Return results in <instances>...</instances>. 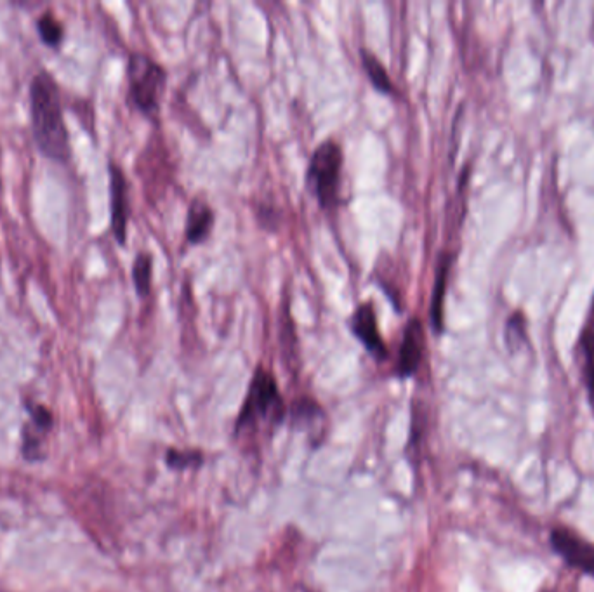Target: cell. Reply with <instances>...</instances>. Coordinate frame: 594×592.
<instances>
[{
    "label": "cell",
    "instance_id": "cell-1",
    "mask_svg": "<svg viewBox=\"0 0 594 592\" xmlns=\"http://www.w3.org/2000/svg\"><path fill=\"white\" fill-rule=\"evenodd\" d=\"M30 117L35 143L47 158L65 162L70 157V141L61 108L60 91L53 77L39 72L30 84Z\"/></svg>",
    "mask_w": 594,
    "mask_h": 592
},
{
    "label": "cell",
    "instance_id": "cell-2",
    "mask_svg": "<svg viewBox=\"0 0 594 592\" xmlns=\"http://www.w3.org/2000/svg\"><path fill=\"white\" fill-rule=\"evenodd\" d=\"M129 98L132 105L146 117H155L167 84V73L162 65L148 54L134 53L127 63Z\"/></svg>",
    "mask_w": 594,
    "mask_h": 592
},
{
    "label": "cell",
    "instance_id": "cell-3",
    "mask_svg": "<svg viewBox=\"0 0 594 592\" xmlns=\"http://www.w3.org/2000/svg\"><path fill=\"white\" fill-rule=\"evenodd\" d=\"M343 172V150L336 141H325L310 158L306 181L318 204L324 209H334L339 204Z\"/></svg>",
    "mask_w": 594,
    "mask_h": 592
},
{
    "label": "cell",
    "instance_id": "cell-4",
    "mask_svg": "<svg viewBox=\"0 0 594 592\" xmlns=\"http://www.w3.org/2000/svg\"><path fill=\"white\" fill-rule=\"evenodd\" d=\"M282 417H284V400L278 391L277 381L271 372L259 367L254 372L249 393L238 415L237 428H247L254 422L258 424L261 421L277 424L282 421Z\"/></svg>",
    "mask_w": 594,
    "mask_h": 592
},
{
    "label": "cell",
    "instance_id": "cell-5",
    "mask_svg": "<svg viewBox=\"0 0 594 592\" xmlns=\"http://www.w3.org/2000/svg\"><path fill=\"white\" fill-rule=\"evenodd\" d=\"M551 546L568 566L594 579V546L588 540L568 528H555L551 532Z\"/></svg>",
    "mask_w": 594,
    "mask_h": 592
},
{
    "label": "cell",
    "instance_id": "cell-6",
    "mask_svg": "<svg viewBox=\"0 0 594 592\" xmlns=\"http://www.w3.org/2000/svg\"><path fill=\"white\" fill-rule=\"evenodd\" d=\"M350 329L353 336L363 344V348L369 351L370 355L377 360H384L388 356V346L384 343L383 336L377 325L376 310L374 303H360L357 310L353 311L350 318Z\"/></svg>",
    "mask_w": 594,
    "mask_h": 592
},
{
    "label": "cell",
    "instance_id": "cell-7",
    "mask_svg": "<svg viewBox=\"0 0 594 592\" xmlns=\"http://www.w3.org/2000/svg\"><path fill=\"white\" fill-rule=\"evenodd\" d=\"M424 348H426V336H424L423 323L417 316H412L409 323L405 325L402 344L398 351V362H396L398 377H412L416 374L423 362Z\"/></svg>",
    "mask_w": 594,
    "mask_h": 592
},
{
    "label": "cell",
    "instance_id": "cell-8",
    "mask_svg": "<svg viewBox=\"0 0 594 592\" xmlns=\"http://www.w3.org/2000/svg\"><path fill=\"white\" fill-rule=\"evenodd\" d=\"M110 207H112L113 237L120 245H126L127 221H129V195L127 179L119 165L110 164Z\"/></svg>",
    "mask_w": 594,
    "mask_h": 592
},
{
    "label": "cell",
    "instance_id": "cell-9",
    "mask_svg": "<svg viewBox=\"0 0 594 592\" xmlns=\"http://www.w3.org/2000/svg\"><path fill=\"white\" fill-rule=\"evenodd\" d=\"M51 424H53V415L49 414L46 408L40 405L30 408V422L23 438V452L30 461H39L40 447L51 429Z\"/></svg>",
    "mask_w": 594,
    "mask_h": 592
},
{
    "label": "cell",
    "instance_id": "cell-10",
    "mask_svg": "<svg viewBox=\"0 0 594 592\" xmlns=\"http://www.w3.org/2000/svg\"><path fill=\"white\" fill-rule=\"evenodd\" d=\"M214 226V211L204 198L197 197L190 204L186 218V240L188 244H202L211 235Z\"/></svg>",
    "mask_w": 594,
    "mask_h": 592
},
{
    "label": "cell",
    "instance_id": "cell-11",
    "mask_svg": "<svg viewBox=\"0 0 594 592\" xmlns=\"http://www.w3.org/2000/svg\"><path fill=\"white\" fill-rule=\"evenodd\" d=\"M450 266H452V259L449 254H443L436 268L435 287H433V299H431V323L438 334L443 330V303H445V292L449 283Z\"/></svg>",
    "mask_w": 594,
    "mask_h": 592
},
{
    "label": "cell",
    "instance_id": "cell-12",
    "mask_svg": "<svg viewBox=\"0 0 594 592\" xmlns=\"http://www.w3.org/2000/svg\"><path fill=\"white\" fill-rule=\"evenodd\" d=\"M360 58H362V65L365 68V73L369 77L372 86L376 87L377 91L384 94H395V84L391 82L390 75L386 72L383 63L377 60L376 54L363 47L360 51Z\"/></svg>",
    "mask_w": 594,
    "mask_h": 592
},
{
    "label": "cell",
    "instance_id": "cell-13",
    "mask_svg": "<svg viewBox=\"0 0 594 592\" xmlns=\"http://www.w3.org/2000/svg\"><path fill=\"white\" fill-rule=\"evenodd\" d=\"M153 259L148 252H141L132 264V282L139 297H146L152 290Z\"/></svg>",
    "mask_w": 594,
    "mask_h": 592
},
{
    "label": "cell",
    "instance_id": "cell-14",
    "mask_svg": "<svg viewBox=\"0 0 594 592\" xmlns=\"http://www.w3.org/2000/svg\"><path fill=\"white\" fill-rule=\"evenodd\" d=\"M582 360H584V382L588 388L589 400L594 408V327L584 329L581 336Z\"/></svg>",
    "mask_w": 594,
    "mask_h": 592
},
{
    "label": "cell",
    "instance_id": "cell-15",
    "mask_svg": "<svg viewBox=\"0 0 594 592\" xmlns=\"http://www.w3.org/2000/svg\"><path fill=\"white\" fill-rule=\"evenodd\" d=\"M37 32H39L42 42L49 47H60L63 37H65L63 27H61L60 21L54 18L53 13L40 16L37 20Z\"/></svg>",
    "mask_w": 594,
    "mask_h": 592
},
{
    "label": "cell",
    "instance_id": "cell-16",
    "mask_svg": "<svg viewBox=\"0 0 594 592\" xmlns=\"http://www.w3.org/2000/svg\"><path fill=\"white\" fill-rule=\"evenodd\" d=\"M525 323H523L522 316L520 313H516L515 316L509 318L508 325H506V343L509 348L518 349L520 343H525Z\"/></svg>",
    "mask_w": 594,
    "mask_h": 592
},
{
    "label": "cell",
    "instance_id": "cell-17",
    "mask_svg": "<svg viewBox=\"0 0 594 592\" xmlns=\"http://www.w3.org/2000/svg\"><path fill=\"white\" fill-rule=\"evenodd\" d=\"M202 462V455L197 452H178V450H169L167 454V464L174 469H185L190 466H200Z\"/></svg>",
    "mask_w": 594,
    "mask_h": 592
}]
</instances>
